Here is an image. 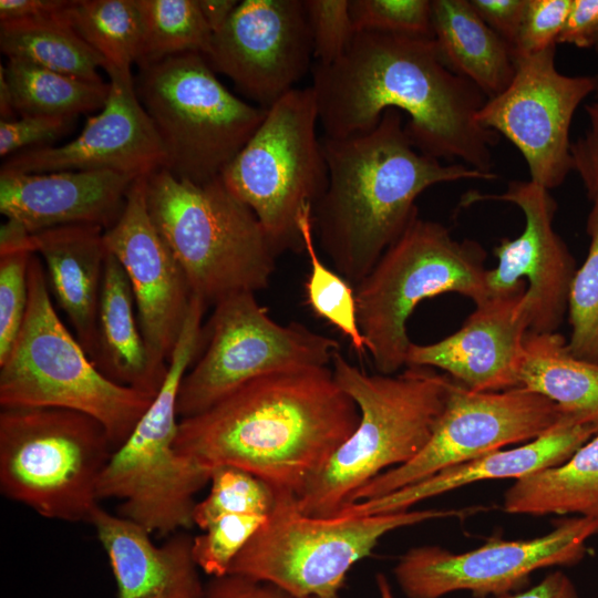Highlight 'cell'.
<instances>
[{
  "instance_id": "obj_1",
  "label": "cell",
  "mask_w": 598,
  "mask_h": 598,
  "mask_svg": "<svg viewBox=\"0 0 598 598\" xmlns=\"http://www.w3.org/2000/svg\"><path fill=\"white\" fill-rule=\"evenodd\" d=\"M311 73L324 137L370 132L393 109L408 114L404 130L420 152L494 173L498 134L477 121L487 96L445 64L433 37L357 32L336 62Z\"/></svg>"
},
{
  "instance_id": "obj_2",
  "label": "cell",
  "mask_w": 598,
  "mask_h": 598,
  "mask_svg": "<svg viewBox=\"0 0 598 598\" xmlns=\"http://www.w3.org/2000/svg\"><path fill=\"white\" fill-rule=\"evenodd\" d=\"M359 422L330 367L256 378L181 419L176 451L214 468L234 466L298 499Z\"/></svg>"
},
{
  "instance_id": "obj_3",
  "label": "cell",
  "mask_w": 598,
  "mask_h": 598,
  "mask_svg": "<svg viewBox=\"0 0 598 598\" xmlns=\"http://www.w3.org/2000/svg\"><path fill=\"white\" fill-rule=\"evenodd\" d=\"M404 124L402 113L391 109L370 132L321 138L329 182L312 207L313 230L334 270L353 287L419 216L415 200L424 190L497 178L420 152Z\"/></svg>"
},
{
  "instance_id": "obj_4",
  "label": "cell",
  "mask_w": 598,
  "mask_h": 598,
  "mask_svg": "<svg viewBox=\"0 0 598 598\" xmlns=\"http://www.w3.org/2000/svg\"><path fill=\"white\" fill-rule=\"evenodd\" d=\"M332 373L354 401L359 422L297 499L299 511L332 517L378 475L415 457L445 409L453 379L425 367L369 374L334 353Z\"/></svg>"
},
{
  "instance_id": "obj_5",
  "label": "cell",
  "mask_w": 598,
  "mask_h": 598,
  "mask_svg": "<svg viewBox=\"0 0 598 598\" xmlns=\"http://www.w3.org/2000/svg\"><path fill=\"white\" fill-rule=\"evenodd\" d=\"M145 195L192 295L207 307L269 286L278 255L255 213L221 176L198 185L159 168L146 176Z\"/></svg>"
},
{
  "instance_id": "obj_6",
  "label": "cell",
  "mask_w": 598,
  "mask_h": 598,
  "mask_svg": "<svg viewBox=\"0 0 598 598\" xmlns=\"http://www.w3.org/2000/svg\"><path fill=\"white\" fill-rule=\"evenodd\" d=\"M206 305L193 297L166 379L126 441L116 448L97 483L99 499H118L117 515L162 536L194 525L196 494L212 468L179 454L177 396L181 382L205 342Z\"/></svg>"
},
{
  "instance_id": "obj_7",
  "label": "cell",
  "mask_w": 598,
  "mask_h": 598,
  "mask_svg": "<svg viewBox=\"0 0 598 598\" xmlns=\"http://www.w3.org/2000/svg\"><path fill=\"white\" fill-rule=\"evenodd\" d=\"M50 293L44 265L33 254L24 320L0 361V406L84 413L105 427L115 451L154 398L106 378L64 326Z\"/></svg>"
},
{
  "instance_id": "obj_8",
  "label": "cell",
  "mask_w": 598,
  "mask_h": 598,
  "mask_svg": "<svg viewBox=\"0 0 598 598\" xmlns=\"http://www.w3.org/2000/svg\"><path fill=\"white\" fill-rule=\"evenodd\" d=\"M484 248L455 239L442 224L416 216L354 287L367 352L382 374L406 367L408 320L417 305L456 292L476 305L489 298Z\"/></svg>"
},
{
  "instance_id": "obj_9",
  "label": "cell",
  "mask_w": 598,
  "mask_h": 598,
  "mask_svg": "<svg viewBox=\"0 0 598 598\" xmlns=\"http://www.w3.org/2000/svg\"><path fill=\"white\" fill-rule=\"evenodd\" d=\"M113 452L105 427L84 413L1 409V493L44 518L90 523Z\"/></svg>"
},
{
  "instance_id": "obj_10",
  "label": "cell",
  "mask_w": 598,
  "mask_h": 598,
  "mask_svg": "<svg viewBox=\"0 0 598 598\" xmlns=\"http://www.w3.org/2000/svg\"><path fill=\"white\" fill-rule=\"evenodd\" d=\"M135 90L162 142L163 168L198 185L221 176L267 114L233 94L199 53L141 68Z\"/></svg>"
},
{
  "instance_id": "obj_11",
  "label": "cell",
  "mask_w": 598,
  "mask_h": 598,
  "mask_svg": "<svg viewBox=\"0 0 598 598\" xmlns=\"http://www.w3.org/2000/svg\"><path fill=\"white\" fill-rule=\"evenodd\" d=\"M458 513L408 509L316 517L301 513L296 498L277 497L275 508L236 556L228 574L272 584L293 598L336 595L351 567L371 555L384 535Z\"/></svg>"
},
{
  "instance_id": "obj_12",
  "label": "cell",
  "mask_w": 598,
  "mask_h": 598,
  "mask_svg": "<svg viewBox=\"0 0 598 598\" xmlns=\"http://www.w3.org/2000/svg\"><path fill=\"white\" fill-rule=\"evenodd\" d=\"M318 106L311 86L292 89L221 174L227 188L257 216L276 254L303 252V208L324 194L329 172L318 138Z\"/></svg>"
},
{
  "instance_id": "obj_13",
  "label": "cell",
  "mask_w": 598,
  "mask_h": 598,
  "mask_svg": "<svg viewBox=\"0 0 598 598\" xmlns=\"http://www.w3.org/2000/svg\"><path fill=\"white\" fill-rule=\"evenodd\" d=\"M200 358L184 375L181 419L196 415L240 385L266 374L329 367L339 343L299 322L271 319L255 293L230 295L214 306Z\"/></svg>"
},
{
  "instance_id": "obj_14",
  "label": "cell",
  "mask_w": 598,
  "mask_h": 598,
  "mask_svg": "<svg viewBox=\"0 0 598 598\" xmlns=\"http://www.w3.org/2000/svg\"><path fill=\"white\" fill-rule=\"evenodd\" d=\"M564 415L556 403L522 386L477 392L453 380L445 409L422 451L374 477L346 505L390 494L507 445L527 443L549 431Z\"/></svg>"
},
{
  "instance_id": "obj_15",
  "label": "cell",
  "mask_w": 598,
  "mask_h": 598,
  "mask_svg": "<svg viewBox=\"0 0 598 598\" xmlns=\"http://www.w3.org/2000/svg\"><path fill=\"white\" fill-rule=\"evenodd\" d=\"M596 534L598 520L575 516L538 537H495L460 554L424 545L406 550L393 574L406 598H442L462 590L477 598L497 597L526 588L536 570L578 564Z\"/></svg>"
},
{
  "instance_id": "obj_16",
  "label": "cell",
  "mask_w": 598,
  "mask_h": 598,
  "mask_svg": "<svg viewBox=\"0 0 598 598\" xmlns=\"http://www.w3.org/2000/svg\"><path fill=\"white\" fill-rule=\"evenodd\" d=\"M556 45L514 54L515 74L477 113L484 127L505 136L523 155L530 181L550 190L573 171V117L597 85V75H567L555 65Z\"/></svg>"
},
{
  "instance_id": "obj_17",
  "label": "cell",
  "mask_w": 598,
  "mask_h": 598,
  "mask_svg": "<svg viewBox=\"0 0 598 598\" xmlns=\"http://www.w3.org/2000/svg\"><path fill=\"white\" fill-rule=\"evenodd\" d=\"M486 200L513 204L525 217L524 230L516 238L501 239L494 248L498 262L486 272L489 297L526 288L519 307L528 331L557 332L568 312L577 267L568 246L553 227L557 212L555 198L530 179H515L501 194L468 190L461 205Z\"/></svg>"
},
{
  "instance_id": "obj_18",
  "label": "cell",
  "mask_w": 598,
  "mask_h": 598,
  "mask_svg": "<svg viewBox=\"0 0 598 598\" xmlns=\"http://www.w3.org/2000/svg\"><path fill=\"white\" fill-rule=\"evenodd\" d=\"M313 47L302 0H244L213 34L205 56L237 90L268 110L310 68Z\"/></svg>"
},
{
  "instance_id": "obj_19",
  "label": "cell",
  "mask_w": 598,
  "mask_h": 598,
  "mask_svg": "<svg viewBox=\"0 0 598 598\" xmlns=\"http://www.w3.org/2000/svg\"><path fill=\"white\" fill-rule=\"evenodd\" d=\"M145 188L146 176L134 181L122 214L104 230V243L128 278L152 362L167 372L193 295L182 268L152 220Z\"/></svg>"
},
{
  "instance_id": "obj_20",
  "label": "cell",
  "mask_w": 598,
  "mask_h": 598,
  "mask_svg": "<svg viewBox=\"0 0 598 598\" xmlns=\"http://www.w3.org/2000/svg\"><path fill=\"white\" fill-rule=\"evenodd\" d=\"M107 74L111 89L104 106L74 140L19 152L4 159L1 171H112L137 178L163 168L165 152L137 97L131 71Z\"/></svg>"
},
{
  "instance_id": "obj_21",
  "label": "cell",
  "mask_w": 598,
  "mask_h": 598,
  "mask_svg": "<svg viewBox=\"0 0 598 598\" xmlns=\"http://www.w3.org/2000/svg\"><path fill=\"white\" fill-rule=\"evenodd\" d=\"M525 290L489 297L476 305L463 326L440 341L411 342L406 367L442 370L477 392L519 386L518 369L528 331L519 307Z\"/></svg>"
},
{
  "instance_id": "obj_22",
  "label": "cell",
  "mask_w": 598,
  "mask_h": 598,
  "mask_svg": "<svg viewBox=\"0 0 598 598\" xmlns=\"http://www.w3.org/2000/svg\"><path fill=\"white\" fill-rule=\"evenodd\" d=\"M135 179L112 171H0V212L31 235L64 225L106 230L122 214Z\"/></svg>"
},
{
  "instance_id": "obj_23",
  "label": "cell",
  "mask_w": 598,
  "mask_h": 598,
  "mask_svg": "<svg viewBox=\"0 0 598 598\" xmlns=\"http://www.w3.org/2000/svg\"><path fill=\"white\" fill-rule=\"evenodd\" d=\"M596 434L591 426L564 415L555 426L535 440L447 467L390 494L344 505L334 516L359 517L408 511L422 501L476 482L517 481L561 464Z\"/></svg>"
},
{
  "instance_id": "obj_24",
  "label": "cell",
  "mask_w": 598,
  "mask_h": 598,
  "mask_svg": "<svg viewBox=\"0 0 598 598\" xmlns=\"http://www.w3.org/2000/svg\"><path fill=\"white\" fill-rule=\"evenodd\" d=\"M90 524L105 550L117 586V598H203L193 538L173 534L157 546L141 525L99 506Z\"/></svg>"
},
{
  "instance_id": "obj_25",
  "label": "cell",
  "mask_w": 598,
  "mask_h": 598,
  "mask_svg": "<svg viewBox=\"0 0 598 598\" xmlns=\"http://www.w3.org/2000/svg\"><path fill=\"white\" fill-rule=\"evenodd\" d=\"M32 247L44 261L50 292L93 361L107 254L104 228L96 225L50 228L32 235Z\"/></svg>"
},
{
  "instance_id": "obj_26",
  "label": "cell",
  "mask_w": 598,
  "mask_h": 598,
  "mask_svg": "<svg viewBox=\"0 0 598 598\" xmlns=\"http://www.w3.org/2000/svg\"><path fill=\"white\" fill-rule=\"evenodd\" d=\"M96 368L117 384L152 398L167 372L152 362L142 334L133 291L116 257L107 250L97 311Z\"/></svg>"
},
{
  "instance_id": "obj_27",
  "label": "cell",
  "mask_w": 598,
  "mask_h": 598,
  "mask_svg": "<svg viewBox=\"0 0 598 598\" xmlns=\"http://www.w3.org/2000/svg\"><path fill=\"white\" fill-rule=\"evenodd\" d=\"M433 38L445 64L487 99L515 74L513 48L475 12L468 0H431Z\"/></svg>"
},
{
  "instance_id": "obj_28",
  "label": "cell",
  "mask_w": 598,
  "mask_h": 598,
  "mask_svg": "<svg viewBox=\"0 0 598 598\" xmlns=\"http://www.w3.org/2000/svg\"><path fill=\"white\" fill-rule=\"evenodd\" d=\"M518 384L540 394L598 434V363L576 358L558 332L527 331Z\"/></svg>"
},
{
  "instance_id": "obj_29",
  "label": "cell",
  "mask_w": 598,
  "mask_h": 598,
  "mask_svg": "<svg viewBox=\"0 0 598 598\" xmlns=\"http://www.w3.org/2000/svg\"><path fill=\"white\" fill-rule=\"evenodd\" d=\"M503 509L509 514H576L598 520V434L559 465L513 483Z\"/></svg>"
},
{
  "instance_id": "obj_30",
  "label": "cell",
  "mask_w": 598,
  "mask_h": 598,
  "mask_svg": "<svg viewBox=\"0 0 598 598\" xmlns=\"http://www.w3.org/2000/svg\"><path fill=\"white\" fill-rule=\"evenodd\" d=\"M64 13V12H63ZM61 16L0 22V49L19 59L69 76L103 82L97 69L104 60Z\"/></svg>"
},
{
  "instance_id": "obj_31",
  "label": "cell",
  "mask_w": 598,
  "mask_h": 598,
  "mask_svg": "<svg viewBox=\"0 0 598 598\" xmlns=\"http://www.w3.org/2000/svg\"><path fill=\"white\" fill-rule=\"evenodd\" d=\"M3 72L21 116L76 118L101 110L111 89L110 82L69 76L19 59H8Z\"/></svg>"
},
{
  "instance_id": "obj_32",
  "label": "cell",
  "mask_w": 598,
  "mask_h": 598,
  "mask_svg": "<svg viewBox=\"0 0 598 598\" xmlns=\"http://www.w3.org/2000/svg\"><path fill=\"white\" fill-rule=\"evenodd\" d=\"M63 16L104 60L106 73L128 72L137 63L142 17L136 0H71Z\"/></svg>"
},
{
  "instance_id": "obj_33",
  "label": "cell",
  "mask_w": 598,
  "mask_h": 598,
  "mask_svg": "<svg viewBox=\"0 0 598 598\" xmlns=\"http://www.w3.org/2000/svg\"><path fill=\"white\" fill-rule=\"evenodd\" d=\"M142 17L138 68L169 56L199 53L207 55L213 32L197 0H136Z\"/></svg>"
},
{
  "instance_id": "obj_34",
  "label": "cell",
  "mask_w": 598,
  "mask_h": 598,
  "mask_svg": "<svg viewBox=\"0 0 598 598\" xmlns=\"http://www.w3.org/2000/svg\"><path fill=\"white\" fill-rule=\"evenodd\" d=\"M312 207L306 206L299 218L305 252L310 262L306 282L307 302L315 315L334 326L349 339L353 350L363 355L367 347L358 323L354 287L320 259L315 245Z\"/></svg>"
},
{
  "instance_id": "obj_35",
  "label": "cell",
  "mask_w": 598,
  "mask_h": 598,
  "mask_svg": "<svg viewBox=\"0 0 598 598\" xmlns=\"http://www.w3.org/2000/svg\"><path fill=\"white\" fill-rule=\"evenodd\" d=\"M590 200L586 223L589 249L584 264L577 268L569 292L568 349L576 358L598 363V193Z\"/></svg>"
},
{
  "instance_id": "obj_36",
  "label": "cell",
  "mask_w": 598,
  "mask_h": 598,
  "mask_svg": "<svg viewBox=\"0 0 598 598\" xmlns=\"http://www.w3.org/2000/svg\"><path fill=\"white\" fill-rule=\"evenodd\" d=\"M208 495L194 509V525L202 530L226 514L268 517L277 496L272 488L254 474L234 466H216L210 474Z\"/></svg>"
},
{
  "instance_id": "obj_37",
  "label": "cell",
  "mask_w": 598,
  "mask_h": 598,
  "mask_svg": "<svg viewBox=\"0 0 598 598\" xmlns=\"http://www.w3.org/2000/svg\"><path fill=\"white\" fill-rule=\"evenodd\" d=\"M267 519L265 516L226 514L212 520L193 538L194 559L205 574H228L236 556Z\"/></svg>"
},
{
  "instance_id": "obj_38",
  "label": "cell",
  "mask_w": 598,
  "mask_h": 598,
  "mask_svg": "<svg viewBox=\"0 0 598 598\" xmlns=\"http://www.w3.org/2000/svg\"><path fill=\"white\" fill-rule=\"evenodd\" d=\"M355 33H385L433 37L431 0H350Z\"/></svg>"
},
{
  "instance_id": "obj_39",
  "label": "cell",
  "mask_w": 598,
  "mask_h": 598,
  "mask_svg": "<svg viewBox=\"0 0 598 598\" xmlns=\"http://www.w3.org/2000/svg\"><path fill=\"white\" fill-rule=\"evenodd\" d=\"M33 254L27 249L0 252V361L9 353L24 320Z\"/></svg>"
},
{
  "instance_id": "obj_40",
  "label": "cell",
  "mask_w": 598,
  "mask_h": 598,
  "mask_svg": "<svg viewBox=\"0 0 598 598\" xmlns=\"http://www.w3.org/2000/svg\"><path fill=\"white\" fill-rule=\"evenodd\" d=\"M302 1L311 32L313 58L319 64H331L346 52L355 34L350 0Z\"/></svg>"
},
{
  "instance_id": "obj_41",
  "label": "cell",
  "mask_w": 598,
  "mask_h": 598,
  "mask_svg": "<svg viewBox=\"0 0 598 598\" xmlns=\"http://www.w3.org/2000/svg\"><path fill=\"white\" fill-rule=\"evenodd\" d=\"M573 0H527L513 48L514 54H533L557 44Z\"/></svg>"
},
{
  "instance_id": "obj_42",
  "label": "cell",
  "mask_w": 598,
  "mask_h": 598,
  "mask_svg": "<svg viewBox=\"0 0 598 598\" xmlns=\"http://www.w3.org/2000/svg\"><path fill=\"white\" fill-rule=\"evenodd\" d=\"M75 118L58 116H21L0 120V156L10 157L19 152L51 145L66 134Z\"/></svg>"
},
{
  "instance_id": "obj_43",
  "label": "cell",
  "mask_w": 598,
  "mask_h": 598,
  "mask_svg": "<svg viewBox=\"0 0 598 598\" xmlns=\"http://www.w3.org/2000/svg\"><path fill=\"white\" fill-rule=\"evenodd\" d=\"M588 127L571 143L573 171L580 177L590 199L598 193V74L594 99L585 106Z\"/></svg>"
},
{
  "instance_id": "obj_44",
  "label": "cell",
  "mask_w": 598,
  "mask_h": 598,
  "mask_svg": "<svg viewBox=\"0 0 598 598\" xmlns=\"http://www.w3.org/2000/svg\"><path fill=\"white\" fill-rule=\"evenodd\" d=\"M480 18L514 48L527 0H468Z\"/></svg>"
},
{
  "instance_id": "obj_45",
  "label": "cell",
  "mask_w": 598,
  "mask_h": 598,
  "mask_svg": "<svg viewBox=\"0 0 598 598\" xmlns=\"http://www.w3.org/2000/svg\"><path fill=\"white\" fill-rule=\"evenodd\" d=\"M203 598H293L279 587L237 574L213 577Z\"/></svg>"
},
{
  "instance_id": "obj_46",
  "label": "cell",
  "mask_w": 598,
  "mask_h": 598,
  "mask_svg": "<svg viewBox=\"0 0 598 598\" xmlns=\"http://www.w3.org/2000/svg\"><path fill=\"white\" fill-rule=\"evenodd\" d=\"M598 34V0H573L557 43L594 48Z\"/></svg>"
},
{
  "instance_id": "obj_47",
  "label": "cell",
  "mask_w": 598,
  "mask_h": 598,
  "mask_svg": "<svg viewBox=\"0 0 598 598\" xmlns=\"http://www.w3.org/2000/svg\"><path fill=\"white\" fill-rule=\"evenodd\" d=\"M71 0H0V22L61 16Z\"/></svg>"
},
{
  "instance_id": "obj_48",
  "label": "cell",
  "mask_w": 598,
  "mask_h": 598,
  "mask_svg": "<svg viewBox=\"0 0 598 598\" xmlns=\"http://www.w3.org/2000/svg\"><path fill=\"white\" fill-rule=\"evenodd\" d=\"M491 598H580L571 579L554 570L528 588Z\"/></svg>"
},
{
  "instance_id": "obj_49",
  "label": "cell",
  "mask_w": 598,
  "mask_h": 598,
  "mask_svg": "<svg viewBox=\"0 0 598 598\" xmlns=\"http://www.w3.org/2000/svg\"><path fill=\"white\" fill-rule=\"evenodd\" d=\"M197 3L214 34L227 23L239 2L236 0H197Z\"/></svg>"
},
{
  "instance_id": "obj_50",
  "label": "cell",
  "mask_w": 598,
  "mask_h": 598,
  "mask_svg": "<svg viewBox=\"0 0 598 598\" xmlns=\"http://www.w3.org/2000/svg\"><path fill=\"white\" fill-rule=\"evenodd\" d=\"M20 249L34 252L32 235L20 223L6 218L0 227V252Z\"/></svg>"
},
{
  "instance_id": "obj_51",
  "label": "cell",
  "mask_w": 598,
  "mask_h": 598,
  "mask_svg": "<svg viewBox=\"0 0 598 598\" xmlns=\"http://www.w3.org/2000/svg\"><path fill=\"white\" fill-rule=\"evenodd\" d=\"M17 114L13 106V99L9 87V84L6 80L3 66L0 65V115L1 120L9 121L14 120Z\"/></svg>"
},
{
  "instance_id": "obj_52",
  "label": "cell",
  "mask_w": 598,
  "mask_h": 598,
  "mask_svg": "<svg viewBox=\"0 0 598 598\" xmlns=\"http://www.w3.org/2000/svg\"><path fill=\"white\" fill-rule=\"evenodd\" d=\"M377 585L379 589L380 598H394L391 585L389 584L386 577L383 574L377 575ZM311 598H341L339 594L323 596V597H311Z\"/></svg>"
},
{
  "instance_id": "obj_53",
  "label": "cell",
  "mask_w": 598,
  "mask_h": 598,
  "mask_svg": "<svg viewBox=\"0 0 598 598\" xmlns=\"http://www.w3.org/2000/svg\"><path fill=\"white\" fill-rule=\"evenodd\" d=\"M594 49L598 52V34L594 44Z\"/></svg>"
}]
</instances>
